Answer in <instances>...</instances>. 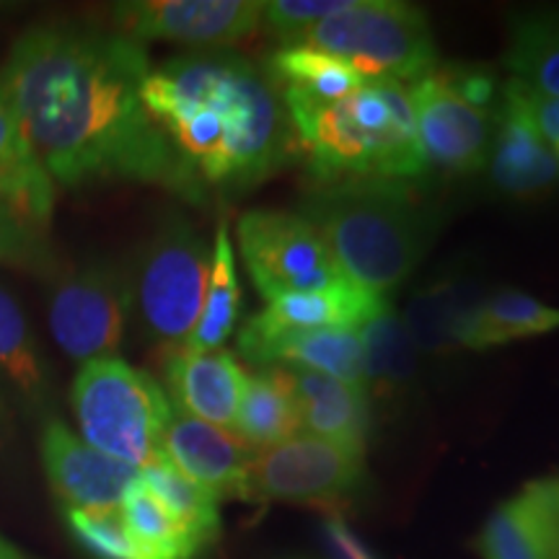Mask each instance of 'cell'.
I'll return each mask as SVG.
<instances>
[{
    "label": "cell",
    "mask_w": 559,
    "mask_h": 559,
    "mask_svg": "<svg viewBox=\"0 0 559 559\" xmlns=\"http://www.w3.org/2000/svg\"><path fill=\"white\" fill-rule=\"evenodd\" d=\"M151 68L145 45L120 32L32 26L0 62V102L62 187L138 181L202 202L143 102Z\"/></svg>",
    "instance_id": "6da1fadb"
},
{
    "label": "cell",
    "mask_w": 559,
    "mask_h": 559,
    "mask_svg": "<svg viewBox=\"0 0 559 559\" xmlns=\"http://www.w3.org/2000/svg\"><path fill=\"white\" fill-rule=\"evenodd\" d=\"M143 102L202 190L257 187L293 151L290 115L267 70L230 50H192L151 68Z\"/></svg>",
    "instance_id": "7a4b0ae2"
},
{
    "label": "cell",
    "mask_w": 559,
    "mask_h": 559,
    "mask_svg": "<svg viewBox=\"0 0 559 559\" xmlns=\"http://www.w3.org/2000/svg\"><path fill=\"white\" fill-rule=\"evenodd\" d=\"M290 122L319 187L345 181L402 185L430 169L404 83L368 79L345 99L290 115Z\"/></svg>",
    "instance_id": "3957f363"
},
{
    "label": "cell",
    "mask_w": 559,
    "mask_h": 559,
    "mask_svg": "<svg viewBox=\"0 0 559 559\" xmlns=\"http://www.w3.org/2000/svg\"><path fill=\"white\" fill-rule=\"evenodd\" d=\"M347 283L386 296L404 283L430 243L428 218L394 181L319 187L304 202Z\"/></svg>",
    "instance_id": "277c9868"
},
{
    "label": "cell",
    "mask_w": 559,
    "mask_h": 559,
    "mask_svg": "<svg viewBox=\"0 0 559 559\" xmlns=\"http://www.w3.org/2000/svg\"><path fill=\"white\" fill-rule=\"evenodd\" d=\"M70 404L83 440L104 456L138 472L164 456L160 443L174 404L145 370L120 358L91 360L75 373Z\"/></svg>",
    "instance_id": "5b68a950"
},
{
    "label": "cell",
    "mask_w": 559,
    "mask_h": 559,
    "mask_svg": "<svg viewBox=\"0 0 559 559\" xmlns=\"http://www.w3.org/2000/svg\"><path fill=\"white\" fill-rule=\"evenodd\" d=\"M300 45L345 60L362 79L412 86L436 70L428 16L396 0H349L345 11L313 26Z\"/></svg>",
    "instance_id": "8992f818"
},
{
    "label": "cell",
    "mask_w": 559,
    "mask_h": 559,
    "mask_svg": "<svg viewBox=\"0 0 559 559\" xmlns=\"http://www.w3.org/2000/svg\"><path fill=\"white\" fill-rule=\"evenodd\" d=\"M213 249L187 221L164 223L132 272V306L166 349L185 347L205 300Z\"/></svg>",
    "instance_id": "52a82bcc"
},
{
    "label": "cell",
    "mask_w": 559,
    "mask_h": 559,
    "mask_svg": "<svg viewBox=\"0 0 559 559\" xmlns=\"http://www.w3.org/2000/svg\"><path fill=\"white\" fill-rule=\"evenodd\" d=\"M241 260L267 300L347 283L317 226L288 210H249L236 223Z\"/></svg>",
    "instance_id": "ba28073f"
},
{
    "label": "cell",
    "mask_w": 559,
    "mask_h": 559,
    "mask_svg": "<svg viewBox=\"0 0 559 559\" xmlns=\"http://www.w3.org/2000/svg\"><path fill=\"white\" fill-rule=\"evenodd\" d=\"M132 311V277L115 262H86L55 277L47 324L73 362L117 358Z\"/></svg>",
    "instance_id": "9c48e42d"
},
{
    "label": "cell",
    "mask_w": 559,
    "mask_h": 559,
    "mask_svg": "<svg viewBox=\"0 0 559 559\" xmlns=\"http://www.w3.org/2000/svg\"><path fill=\"white\" fill-rule=\"evenodd\" d=\"M366 453H355L313 436H296L260 451L249 466L247 502L337 506L360 487Z\"/></svg>",
    "instance_id": "30bf717a"
},
{
    "label": "cell",
    "mask_w": 559,
    "mask_h": 559,
    "mask_svg": "<svg viewBox=\"0 0 559 559\" xmlns=\"http://www.w3.org/2000/svg\"><path fill=\"white\" fill-rule=\"evenodd\" d=\"M417 138L428 166L466 177L487 166L495 107H481L451 81L449 70H432L409 86ZM500 96V94H498Z\"/></svg>",
    "instance_id": "8fae6325"
},
{
    "label": "cell",
    "mask_w": 559,
    "mask_h": 559,
    "mask_svg": "<svg viewBox=\"0 0 559 559\" xmlns=\"http://www.w3.org/2000/svg\"><path fill=\"white\" fill-rule=\"evenodd\" d=\"M260 0H132L111 11L115 32L145 45L179 41L192 50H228L262 29Z\"/></svg>",
    "instance_id": "7c38bea8"
},
{
    "label": "cell",
    "mask_w": 559,
    "mask_h": 559,
    "mask_svg": "<svg viewBox=\"0 0 559 559\" xmlns=\"http://www.w3.org/2000/svg\"><path fill=\"white\" fill-rule=\"evenodd\" d=\"M487 174L506 198H539L559 181V160L536 128L526 88L506 79L492 117Z\"/></svg>",
    "instance_id": "4fadbf2b"
},
{
    "label": "cell",
    "mask_w": 559,
    "mask_h": 559,
    "mask_svg": "<svg viewBox=\"0 0 559 559\" xmlns=\"http://www.w3.org/2000/svg\"><path fill=\"white\" fill-rule=\"evenodd\" d=\"M41 461L55 495L68 510H117L140 472L91 449L60 419L41 430Z\"/></svg>",
    "instance_id": "5bb4252c"
},
{
    "label": "cell",
    "mask_w": 559,
    "mask_h": 559,
    "mask_svg": "<svg viewBox=\"0 0 559 559\" xmlns=\"http://www.w3.org/2000/svg\"><path fill=\"white\" fill-rule=\"evenodd\" d=\"M160 451L185 477L218 500H247L249 466L257 451L234 430L215 428L174 407Z\"/></svg>",
    "instance_id": "9a60e30c"
},
{
    "label": "cell",
    "mask_w": 559,
    "mask_h": 559,
    "mask_svg": "<svg viewBox=\"0 0 559 559\" xmlns=\"http://www.w3.org/2000/svg\"><path fill=\"white\" fill-rule=\"evenodd\" d=\"M383 306H389L386 296L366 290L353 283L334 285V288L326 290L296 293V296L275 298L239 330V353H247V349L288 332H358Z\"/></svg>",
    "instance_id": "2e32d148"
},
{
    "label": "cell",
    "mask_w": 559,
    "mask_h": 559,
    "mask_svg": "<svg viewBox=\"0 0 559 559\" xmlns=\"http://www.w3.org/2000/svg\"><path fill=\"white\" fill-rule=\"evenodd\" d=\"M166 386L174 407L185 415L198 417L215 428L234 430L249 373L243 362L228 349H192L174 347L164 355Z\"/></svg>",
    "instance_id": "e0dca14e"
},
{
    "label": "cell",
    "mask_w": 559,
    "mask_h": 559,
    "mask_svg": "<svg viewBox=\"0 0 559 559\" xmlns=\"http://www.w3.org/2000/svg\"><path fill=\"white\" fill-rule=\"evenodd\" d=\"M481 559L559 557V479L528 481L489 515L477 536Z\"/></svg>",
    "instance_id": "ac0fdd59"
},
{
    "label": "cell",
    "mask_w": 559,
    "mask_h": 559,
    "mask_svg": "<svg viewBox=\"0 0 559 559\" xmlns=\"http://www.w3.org/2000/svg\"><path fill=\"white\" fill-rule=\"evenodd\" d=\"M298 391L304 436L330 440L342 449L366 453L370 430V394L332 376L288 368Z\"/></svg>",
    "instance_id": "d6986e66"
},
{
    "label": "cell",
    "mask_w": 559,
    "mask_h": 559,
    "mask_svg": "<svg viewBox=\"0 0 559 559\" xmlns=\"http://www.w3.org/2000/svg\"><path fill=\"white\" fill-rule=\"evenodd\" d=\"M264 70L283 96L288 115H300V111L345 99L368 81L345 60L313 50L309 45L280 47L267 58Z\"/></svg>",
    "instance_id": "ffe728a7"
},
{
    "label": "cell",
    "mask_w": 559,
    "mask_h": 559,
    "mask_svg": "<svg viewBox=\"0 0 559 559\" xmlns=\"http://www.w3.org/2000/svg\"><path fill=\"white\" fill-rule=\"evenodd\" d=\"M0 394L11 396L32 415H45L52 404V368L41 353L29 319L0 285Z\"/></svg>",
    "instance_id": "44dd1931"
},
{
    "label": "cell",
    "mask_w": 559,
    "mask_h": 559,
    "mask_svg": "<svg viewBox=\"0 0 559 559\" xmlns=\"http://www.w3.org/2000/svg\"><path fill=\"white\" fill-rule=\"evenodd\" d=\"M241 358L260 368H304L332 376L353 386L366 389L362 345L358 332L311 330L288 332L241 353ZM368 391V389H366Z\"/></svg>",
    "instance_id": "7402d4cb"
},
{
    "label": "cell",
    "mask_w": 559,
    "mask_h": 559,
    "mask_svg": "<svg viewBox=\"0 0 559 559\" xmlns=\"http://www.w3.org/2000/svg\"><path fill=\"white\" fill-rule=\"evenodd\" d=\"M0 200L41 234L50 230L55 181L3 102H0Z\"/></svg>",
    "instance_id": "603a6c76"
},
{
    "label": "cell",
    "mask_w": 559,
    "mask_h": 559,
    "mask_svg": "<svg viewBox=\"0 0 559 559\" xmlns=\"http://www.w3.org/2000/svg\"><path fill=\"white\" fill-rule=\"evenodd\" d=\"M234 432L257 453L288 443L304 432L298 391L293 386L288 368L272 366L249 376L236 412Z\"/></svg>",
    "instance_id": "cb8c5ba5"
},
{
    "label": "cell",
    "mask_w": 559,
    "mask_h": 559,
    "mask_svg": "<svg viewBox=\"0 0 559 559\" xmlns=\"http://www.w3.org/2000/svg\"><path fill=\"white\" fill-rule=\"evenodd\" d=\"M559 330V309L523 290L502 288L481 296L464 330L461 349H489Z\"/></svg>",
    "instance_id": "d4e9b609"
},
{
    "label": "cell",
    "mask_w": 559,
    "mask_h": 559,
    "mask_svg": "<svg viewBox=\"0 0 559 559\" xmlns=\"http://www.w3.org/2000/svg\"><path fill=\"white\" fill-rule=\"evenodd\" d=\"M479 300V293L464 280H436L428 288L417 290L402 317L417 353H459L461 330Z\"/></svg>",
    "instance_id": "484cf974"
},
{
    "label": "cell",
    "mask_w": 559,
    "mask_h": 559,
    "mask_svg": "<svg viewBox=\"0 0 559 559\" xmlns=\"http://www.w3.org/2000/svg\"><path fill=\"white\" fill-rule=\"evenodd\" d=\"M502 62L528 94L559 99V9L519 13Z\"/></svg>",
    "instance_id": "4316f807"
},
{
    "label": "cell",
    "mask_w": 559,
    "mask_h": 559,
    "mask_svg": "<svg viewBox=\"0 0 559 559\" xmlns=\"http://www.w3.org/2000/svg\"><path fill=\"white\" fill-rule=\"evenodd\" d=\"M241 313V285L239 270H236L234 241H230L228 226L221 223L215 230L213 241V267H210V280L202 311L190 340L185 342V349L192 353H210V349H223L226 340L239 326Z\"/></svg>",
    "instance_id": "83f0119b"
},
{
    "label": "cell",
    "mask_w": 559,
    "mask_h": 559,
    "mask_svg": "<svg viewBox=\"0 0 559 559\" xmlns=\"http://www.w3.org/2000/svg\"><path fill=\"white\" fill-rule=\"evenodd\" d=\"M140 481L200 547L221 534V500L185 477L166 456L140 469Z\"/></svg>",
    "instance_id": "f1b7e54d"
},
{
    "label": "cell",
    "mask_w": 559,
    "mask_h": 559,
    "mask_svg": "<svg viewBox=\"0 0 559 559\" xmlns=\"http://www.w3.org/2000/svg\"><path fill=\"white\" fill-rule=\"evenodd\" d=\"M362 345V368H366L368 394H389L415 373L417 349L412 345L407 326L396 317L394 309L383 306L373 319L358 330Z\"/></svg>",
    "instance_id": "f546056e"
},
{
    "label": "cell",
    "mask_w": 559,
    "mask_h": 559,
    "mask_svg": "<svg viewBox=\"0 0 559 559\" xmlns=\"http://www.w3.org/2000/svg\"><path fill=\"white\" fill-rule=\"evenodd\" d=\"M120 515L130 539L138 544L145 559H192L202 549L198 542L179 526V521L138 481L124 495Z\"/></svg>",
    "instance_id": "4dcf8cb0"
},
{
    "label": "cell",
    "mask_w": 559,
    "mask_h": 559,
    "mask_svg": "<svg viewBox=\"0 0 559 559\" xmlns=\"http://www.w3.org/2000/svg\"><path fill=\"white\" fill-rule=\"evenodd\" d=\"M0 264L45 280H55L62 272L50 236L26 223L3 200H0Z\"/></svg>",
    "instance_id": "1f68e13d"
},
{
    "label": "cell",
    "mask_w": 559,
    "mask_h": 559,
    "mask_svg": "<svg viewBox=\"0 0 559 559\" xmlns=\"http://www.w3.org/2000/svg\"><path fill=\"white\" fill-rule=\"evenodd\" d=\"M70 534L96 559H145L117 510H68Z\"/></svg>",
    "instance_id": "d6a6232c"
},
{
    "label": "cell",
    "mask_w": 559,
    "mask_h": 559,
    "mask_svg": "<svg viewBox=\"0 0 559 559\" xmlns=\"http://www.w3.org/2000/svg\"><path fill=\"white\" fill-rule=\"evenodd\" d=\"M349 0H270L262 5V26L283 41V47L300 45L313 26L345 11Z\"/></svg>",
    "instance_id": "836d02e7"
},
{
    "label": "cell",
    "mask_w": 559,
    "mask_h": 559,
    "mask_svg": "<svg viewBox=\"0 0 559 559\" xmlns=\"http://www.w3.org/2000/svg\"><path fill=\"white\" fill-rule=\"evenodd\" d=\"M326 536H330L332 549L337 551L340 559H373L340 519H332L326 523Z\"/></svg>",
    "instance_id": "e575fe53"
},
{
    "label": "cell",
    "mask_w": 559,
    "mask_h": 559,
    "mask_svg": "<svg viewBox=\"0 0 559 559\" xmlns=\"http://www.w3.org/2000/svg\"><path fill=\"white\" fill-rule=\"evenodd\" d=\"M0 559H26L21 551L13 547V544H9L5 539H0Z\"/></svg>",
    "instance_id": "d590c367"
},
{
    "label": "cell",
    "mask_w": 559,
    "mask_h": 559,
    "mask_svg": "<svg viewBox=\"0 0 559 559\" xmlns=\"http://www.w3.org/2000/svg\"><path fill=\"white\" fill-rule=\"evenodd\" d=\"M5 419H9V409H5V400H3V394H0V428L5 425Z\"/></svg>",
    "instance_id": "8d00e7d4"
},
{
    "label": "cell",
    "mask_w": 559,
    "mask_h": 559,
    "mask_svg": "<svg viewBox=\"0 0 559 559\" xmlns=\"http://www.w3.org/2000/svg\"><path fill=\"white\" fill-rule=\"evenodd\" d=\"M551 151H555V156H557V160H559V138L555 140V143H551Z\"/></svg>",
    "instance_id": "74e56055"
},
{
    "label": "cell",
    "mask_w": 559,
    "mask_h": 559,
    "mask_svg": "<svg viewBox=\"0 0 559 559\" xmlns=\"http://www.w3.org/2000/svg\"><path fill=\"white\" fill-rule=\"evenodd\" d=\"M557 559H559V557H557Z\"/></svg>",
    "instance_id": "f35d334b"
}]
</instances>
